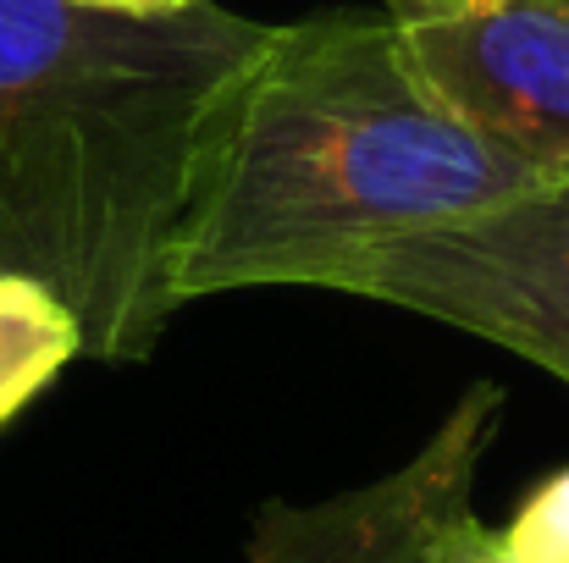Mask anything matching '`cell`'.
Instances as JSON below:
<instances>
[{
  "label": "cell",
  "instance_id": "52a82bcc",
  "mask_svg": "<svg viewBox=\"0 0 569 563\" xmlns=\"http://www.w3.org/2000/svg\"><path fill=\"white\" fill-rule=\"evenodd\" d=\"M442 563H569V464L553 470L503 531L481 520L448 547Z\"/></svg>",
  "mask_w": 569,
  "mask_h": 563
},
{
  "label": "cell",
  "instance_id": "8992f818",
  "mask_svg": "<svg viewBox=\"0 0 569 563\" xmlns=\"http://www.w3.org/2000/svg\"><path fill=\"white\" fill-rule=\"evenodd\" d=\"M83 354L72 310L39 282L0 277V425Z\"/></svg>",
  "mask_w": 569,
  "mask_h": 563
},
{
  "label": "cell",
  "instance_id": "3957f363",
  "mask_svg": "<svg viewBox=\"0 0 569 563\" xmlns=\"http://www.w3.org/2000/svg\"><path fill=\"white\" fill-rule=\"evenodd\" d=\"M327 288L476 332L569 381V178L392 238Z\"/></svg>",
  "mask_w": 569,
  "mask_h": 563
},
{
  "label": "cell",
  "instance_id": "277c9868",
  "mask_svg": "<svg viewBox=\"0 0 569 563\" xmlns=\"http://www.w3.org/2000/svg\"><path fill=\"white\" fill-rule=\"evenodd\" d=\"M437 105L542 183L569 178V0H442L392 17Z\"/></svg>",
  "mask_w": 569,
  "mask_h": 563
},
{
  "label": "cell",
  "instance_id": "6da1fadb",
  "mask_svg": "<svg viewBox=\"0 0 569 563\" xmlns=\"http://www.w3.org/2000/svg\"><path fill=\"white\" fill-rule=\"evenodd\" d=\"M260 39L216 0L156 17L0 0V277L56 293L89 360H144L178 315L193 155Z\"/></svg>",
  "mask_w": 569,
  "mask_h": 563
},
{
  "label": "cell",
  "instance_id": "5b68a950",
  "mask_svg": "<svg viewBox=\"0 0 569 563\" xmlns=\"http://www.w3.org/2000/svg\"><path fill=\"white\" fill-rule=\"evenodd\" d=\"M498 420L503 392L470 386L398 470L321 503H266L249 563H442L476 525V475Z\"/></svg>",
  "mask_w": 569,
  "mask_h": 563
},
{
  "label": "cell",
  "instance_id": "9c48e42d",
  "mask_svg": "<svg viewBox=\"0 0 569 563\" xmlns=\"http://www.w3.org/2000/svg\"><path fill=\"white\" fill-rule=\"evenodd\" d=\"M398 6H442V0H398Z\"/></svg>",
  "mask_w": 569,
  "mask_h": 563
},
{
  "label": "cell",
  "instance_id": "7a4b0ae2",
  "mask_svg": "<svg viewBox=\"0 0 569 563\" xmlns=\"http://www.w3.org/2000/svg\"><path fill=\"white\" fill-rule=\"evenodd\" d=\"M531 188L537 172L437 105L392 17L266 28L204 122L172 299L183 310L238 288H327L392 238Z\"/></svg>",
  "mask_w": 569,
  "mask_h": 563
},
{
  "label": "cell",
  "instance_id": "ba28073f",
  "mask_svg": "<svg viewBox=\"0 0 569 563\" xmlns=\"http://www.w3.org/2000/svg\"><path fill=\"white\" fill-rule=\"evenodd\" d=\"M78 6H100V11H139V17H156V11H189L199 0H78Z\"/></svg>",
  "mask_w": 569,
  "mask_h": 563
}]
</instances>
